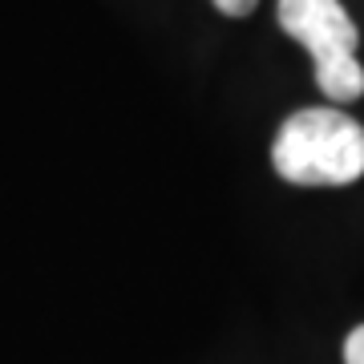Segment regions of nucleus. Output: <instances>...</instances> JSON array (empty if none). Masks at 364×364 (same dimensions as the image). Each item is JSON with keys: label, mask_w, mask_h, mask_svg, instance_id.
Here are the masks:
<instances>
[{"label": "nucleus", "mask_w": 364, "mask_h": 364, "mask_svg": "<svg viewBox=\"0 0 364 364\" xmlns=\"http://www.w3.org/2000/svg\"><path fill=\"white\" fill-rule=\"evenodd\" d=\"M272 166L291 186H348L364 174V126L332 105L299 109L275 134Z\"/></svg>", "instance_id": "1"}, {"label": "nucleus", "mask_w": 364, "mask_h": 364, "mask_svg": "<svg viewBox=\"0 0 364 364\" xmlns=\"http://www.w3.org/2000/svg\"><path fill=\"white\" fill-rule=\"evenodd\" d=\"M344 364H364V324H356L344 340Z\"/></svg>", "instance_id": "3"}, {"label": "nucleus", "mask_w": 364, "mask_h": 364, "mask_svg": "<svg viewBox=\"0 0 364 364\" xmlns=\"http://www.w3.org/2000/svg\"><path fill=\"white\" fill-rule=\"evenodd\" d=\"M279 28L296 37L316 61V85L328 102H356L364 93V69L356 61L360 33L340 0H279Z\"/></svg>", "instance_id": "2"}, {"label": "nucleus", "mask_w": 364, "mask_h": 364, "mask_svg": "<svg viewBox=\"0 0 364 364\" xmlns=\"http://www.w3.org/2000/svg\"><path fill=\"white\" fill-rule=\"evenodd\" d=\"M255 4L259 0H215V9L223 16H247V13H255Z\"/></svg>", "instance_id": "4"}]
</instances>
